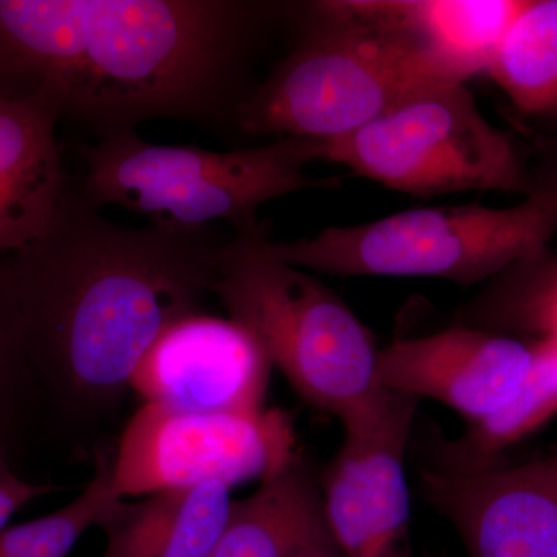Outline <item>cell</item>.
Masks as SVG:
<instances>
[{"mask_svg":"<svg viewBox=\"0 0 557 557\" xmlns=\"http://www.w3.org/2000/svg\"><path fill=\"white\" fill-rule=\"evenodd\" d=\"M69 189L46 236L0 259L47 416L69 431L112 417L146 351L203 313L225 236L212 226L116 225Z\"/></svg>","mask_w":557,"mask_h":557,"instance_id":"6da1fadb","label":"cell"},{"mask_svg":"<svg viewBox=\"0 0 557 557\" xmlns=\"http://www.w3.org/2000/svg\"><path fill=\"white\" fill-rule=\"evenodd\" d=\"M121 498L113 483V450H98L94 478L69 505L0 533V557H67L90 528L102 527Z\"/></svg>","mask_w":557,"mask_h":557,"instance_id":"d6986e66","label":"cell"},{"mask_svg":"<svg viewBox=\"0 0 557 557\" xmlns=\"http://www.w3.org/2000/svg\"><path fill=\"white\" fill-rule=\"evenodd\" d=\"M314 159L338 163L416 197L534 189L511 139L480 112L465 84L423 91L333 139H313Z\"/></svg>","mask_w":557,"mask_h":557,"instance_id":"52a82bcc","label":"cell"},{"mask_svg":"<svg viewBox=\"0 0 557 557\" xmlns=\"http://www.w3.org/2000/svg\"><path fill=\"white\" fill-rule=\"evenodd\" d=\"M300 557H343L339 549L336 548L335 542L330 541L327 544L319 545V547L310 549L306 555Z\"/></svg>","mask_w":557,"mask_h":557,"instance_id":"7402d4cb","label":"cell"},{"mask_svg":"<svg viewBox=\"0 0 557 557\" xmlns=\"http://www.w3.org/2000/svg\"><path fill=\"white\" fill-rule=\"evenodd\" d=\"M384 20L413 33L468 78L486 72L527 0H372Z\"/></svg>","mask_w":557,"mask_h":557,"instance_id":"2e32d148","label":"cell"},{"mask_svg":"<svg viewBox=\"0 0 557 557\" xmlns=\"http://www.w3.org/2000/svg\"><path fill=\"white\" fill-rule=\"evenodd\" d=\"M420 480L468 557H557V453L468 471L434 465Z\"/></svg>","mask_w":557,"mask_h":557,"instance_id":"30bf717a","label":"cell"},{"mask_svg":"<svg viewBox=\"0 0 557 557\" xmlns=\"http://www.w3.org/2000/svg\"><path fill=\"white\" fill-rule=\"evenodd\" d=\"M58 116L33 100L0 97V258L49 233L69 193Z\"/></svg>","mask_w":557,"mask_h":557,"instance_id":"4fadbf2b","label":"cell"},{"mask_svg":"<svg viewBox=\"0 0 557 557\" xmlns=\"http://www.w3.org/2000/svg\"><path fill=\"white\" fill-rule=\"evenodd\" d=\"M330 541L321 485L295 454L255 494L231 504L211 557H300Z\"/></svg>","mask_w":557,"mask_h":557,"instance_id":"5bb4252c","label":"cell"},{"mask_svg":"<svg viewBox=\"0 0 557 557\" xmlns=\"http://www.w3.org/2000/svg\"><path fill=\"white\" fill-rule=\"evenodd\" d=\"M58 486L33 483L22 479L9 457L0 454V533L10 527V520L33 500L57 493Z\"/></svg>","mask_w":557,"mask_h":557,"instance_id":"44dd1931","label":"cell"},{"mask_svg":"<svg viewBox=\"0 0 557 557\" xmlns=\"http://www.w3.org/2000/svg\"><path fill=\"white\" fill-rule=\"evenodd\" d=\"M556 233L557 183L534 188L516 207L410 209L307 239L267 240V248L332 276L434 277L471 287L545 251Z\"/></svg>","mask_w":557,"mask_h":557,"instance_id":"5b68a950","label":"cell"},{"mask_svg":"<svg viewBox=\"0 0 557 557\" xmlns=\"http://www.w3.org/2000/svg\"><path fill=\"white\" fill-rule=\"evenodd\" d=\"M230 486L209 482L121 500L101 527V557H211L231 508Z\"/></svg>","mask_w":557,"mask_h":557,"instance_id":"9a60e30c","label":"cell"},{"mask_svg":"<svg viewBox=\"0 0 557 557\" xmlns=\"http://www.w3.org/2000/svg\"><path fill=\"white\" fill-rule=\"evenodd\" d=\"M486 72L520 112L557 116V0H527Z\"/></svg>","mask_w":557,"mask_h":557,"instance_id":"ac0fdd59","label":"cell"},{"mask_svg":"<svg viewBox=\"0 0 557 557\" xmlns=\"http://www.w3.org/2000/svg\"><path fill=\"white\" fill-rule=\"evenodd\" d=\"M267 240L263 226L234 234L212 295L300 397L341 420L381 388L375 338L332 288L271 255Z\"/></svg>","mask_w":557,"mask_h":557,"instance_id":"277c9868","label":"cell"},{"mask_svg":"<svg viewBox=\"0 0 557 557\" xmlns=\"http://www.w3.org/2000/svg\"><path fill=\"white\" fill-rule=\"evenodd\" d=\"M418 399L381 387L343 418V445L321 482L343 557H392L408 525L405 457Z\"/></svg>","mask_w":557,"mask_h":557,"instance_id":"9c48e42d","label":"cell"},{"mask_svg":"<svg viewBox=\"0 0 557 557\" xmlns=\"http://www.w3.org/2000/svg\"><path fill=\"white\" fill-rule=\"evenodd\" d=\"M285 413L188 412L145 403L113 449L121 498L219 482L233 487L262 480L295 456Z\"/></svg>","mask_w":557,"mask_h":557,"instance_id":"ba28073f","label":"cell"},{"mask_svg":"<svg viewBox=\"0 0 557 557\" xmlns=\"http://www.w3.org/2000/svg\"><path fill=\"white\" fill-rule=\"evenodd\" d=\"M296 49L236 110L248 135L333 139L437 87L460 69L368 2H317Z\"/></svg>","mask_w":557,"mask_h":557,"instance_id":"3957f363","label":"cell"},{"mask_svg":"<svg viewBox=\"0 0 557 557\" xmlns=\"http://www.w3.org/2000/svg\"><path fill=\"white\" fill-rule=\"evenodd\" d=\"M265 11L237 0H0V97L38 101L101 139L149 120L234 123Z\"/></svg>","mask_w":557,"mask_h":557,"instance_id":"7a4b0ae2","label":"cell"},{"mask_svg":"<svg viewBox=\"0 0 557 557\" xmlns=\"http://www.w3.org/2000/svg\"><path fill=\"white\" fill-rule=\"evenodd\" d=\"M534 355L536 344L460 325L395 341L380 350L376 373L381 387L435 399L471 424L493 416L518 394Z\"/></svg>","mask_w":557,"mask_h":557,"instance_id":"7c38bea8","label":"cell"},{"mask_svg":"<svg viewBox=\"0 0 557 557\" xmlns=\"http://www.w3.org/2000/svg\"><path fill=\"white\" fill-rule=\"evenodd\" d=\"M556 413L557 346L541 339L533 368L518 394L493 416L468 424L461 437L443 443L435 467L468 471L497 463L505 449L533 434Z\"/></svg>","mask_w":557,"mask_h":557,"instance_id":"e0dca14e","label":"cell"},{"mask_svg":"<svg viewBox=\"0 0 557 557\" xmlns=\"http://www.w3.org/2000/svg\"><path fill=\"white\" fill-rule=\"evenodd\" d=\"M271 368L248 329L203 311L161 333L131 391L150 405L188 412H251L263 409Z\"/></svg>","mask_w":557,"mask_h":557,"instance_id":"8fae6325","label":"cell"},{"mask_svg":"<svg viewBox=\"0 0 557 557\" xmlns=\"http://www.w3.org/2000/svg\"><path fill=\"white\" fill-rule=\"evenodd\" d=\"M84 199L150 215L152 222L211 226L234 234L259 230L262 205L304 189L335 188L336 178L306 174L313 139L282 137L258 148L215 152L145 141L135 132L101 139L84 150Z\"/></svg>","mask_w":557,"mask_h":557,"instance_id":"8992f818","label":"cell"},{"mask_svg":"<svg viewBox=\"0 0 557 557\" xmlns=\"http://www.w3.org/2000/svg\"><path fill=\"white\" fill-rule=\"evenodd\" d=\"M47 417L20 311L0 262V454L13 460Z\"/></svg>","mask_w":557,"mask_h":557,"instance_id":"ffe728a7","label":"cell"}]
</instances>
